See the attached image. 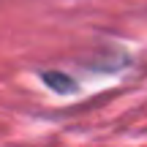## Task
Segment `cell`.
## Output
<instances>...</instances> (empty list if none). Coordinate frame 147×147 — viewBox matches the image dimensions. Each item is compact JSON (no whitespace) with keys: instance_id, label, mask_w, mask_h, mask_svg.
I'll return each instance as SVG.
<instances>
[{"instance_id":"1","label":"cell","mask_w":147,"mask_h":147,"mask_svg":"<svg viewBox=\"0 0 147 147\" xmlns=\"http://www.w3.org/2000/svg\"><path fill=\"white\" fill-rule=\"evenodd\" d=\"M41 79L55 93H74V90H76V82H74L71 76H65V74H60V71H44Z\"/></svg>"}]
</instances>
